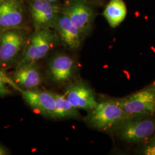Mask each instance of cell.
<instances>
[{"mask_svg": "<svg viewBox=\"0 0 155 155\" xmlns=\"http://www.w3.org/2000/svg\"><path fill=\"white\" fill-rule=\"evenodd\" d=\"M8 154V152L5 148L0 144V155H6Z\"/></svg>", "mask_w": 155, "mask_h": 155, "instance_id": "19", "label": "cell"}, {"mask_svg": "<svg viewBox=\"0 0 155 155\" xmlns=\"http://www.w3.org/2000/svg\"><path fill=\"white\" fill-rule=\"evenodd\" d=\"M95 6L86 0H66L61 11L70 19L85 38L91 33L96 16Z\"/></svg>", "mask_w": 155, "mask_h": 155, "instance_id": "4", "label": "cell"}, {"mask_svg": "<svg viewBox=\"0 0 155 155\" xmlns=\"http://www.w3.org/2000/svg\"><path fill=\"white\" fill-rule=\"evenodd\" d=\"M11 88L16 90L20 93L22 91L14 82L11 77L7 75L5 71L0 70V97L11 95L12 91L10 89Z\"/></svg>", "mask_w": 155, "mask_h": 155, "instance_id": "16", "label": "cell"}, {"mask_svg": "<svg viewBox=\"0 0 155 155\" xmlns=\"http://www.w3.org/2000/svg\"><path fill=\"white\" fill-rule=\"evenodd\" d=\"M53 29L60 43L67 49L75 51L81 48L84 39L83 35L61 11L57 17Z\"/></svg>", "mask_w": 155, "mask_h": 155, "instance_id": "10", "label": "cell"}, {"mask_svg": "<svg viewBox=\"0 0 155 155\" xmlns=\"http://www.w3.org/2000/svg\"><path fill=\"white\" fill-rule=\"evenodd\" d=\"M120 139L129 143H135L145 141L155 132V120L145 116L129 118L116 129Z\"/></svg>", "mask_w": 155, "mask_h": 155, "instance_id": "5", "label": "cell"}, {"mask_svg": "<svg viewBox=\"0 0 155 155\" xmlns=\"http://www.w3.org/2000/svg\"><path fill=\"white\" fill-rule=\"evenodd\" d=\"M117 101L129 118L148 116L155 113V96L148 88Z\"/></svg>", "mask_w": 155, "mask_h": 155, "instance_id": "9", "label": "cell"}, {"mask_svg": "<svg viewBox=\"0 0 155 155\" xmlns=\"http://www.w3.org/2000/svg\"><path fill=\"white\" fill-rule=\"evenodd\" d=\"M20 93L25 102L33 110L45 116L53 118L56 104L52 91L36 88L22 90Z\"/></svg>", "mask_w": 155, "mask_h": 155, "instance_id": "12", "label": "cell"}, {"mask_svg": "<svg viewBox=\"0 0 155 155\" xmlns=\"http://www.w3.org/2000/svg\"><path fill=\"white\" fill-rule=\"evenodd\" d=\"M61 4L42 0H28L27 11L34 30L52 28L59 13Z\"/></svg>", "mask_w": 155, "mask_h": 155, "instance_id": "8", "label": "cell"}, {"mask_svg": "<svg viewBox=\"0 0 155 155\" xmlns=\"http://www.w3.org/2000/svg\"><path fill=\"white\" fill-rule=\"evenodd\" d=\"M77 64L72 56L64 52H57L51 57L47 65L48 75L58 85H68L75 81Z\"/></svg>", "mask_w": 155, "mask_h": 155, "instance_id": "6", "label": "cell"}, {"mask_svg": "<svg viewBox=\"0 0 155 155\" xmlns=\"http://www.w3.org/2000/svg\"><path fill=\"white\" fill-rule=\"evenodd\" d=\"M129 118L116 100L102 101L89 110L85 121L91 127L102 132L115 130L122 122Z\"/></svg>", "mask_w": 155, "mask_h": 155, "instance_id": "2", "label": "cell"}, {"mask_svg": "<svg viewBox=\"0 0 155 155\" xmlns=\"http://www.w3.org/2000/svg\"><path fill=\"white\" fill-rule=\"evenodd\" d=\"M59 43L58 37L54 29L34 30L17 66L27 63L38 62L45 58Z\"/></svg>", "mask_w": 155, "mask_h": 155, "instance_id": "3", "label": "cell"}, {"mask_svg": "<svg viewBox=\"0 0 155 155\" xmlns=\"http://www.w3.org/2000/svg\"><path fill=\"white\" fill-rule=\"evenodd\" d=\"M63 95L78 110H90L98 104L93 90L81 80H75L68 84Z\"/></svg>", "mask_w": 155, "mask_h": 155, "instance_id": "11", "label": "cell"}, {"mask_svg": "<svg viewBox=\"0 0 155 155\" xmlns=\"http://www.w3.org/2000/svg\"><path fill=\"white\" fill-rule=\"evenodd\" d=\"M22 0H0V33L13 29H29Z\"/></svg>", "mask_w": 155, "mask_h": 155, "instance_id": "7", "label": "cell"}, {"mask_svg": "<svg viewBox=\"0 0 155 155\" xmlns=\"http://www.w3.org/2000/svg\"><path fill=\"white\" fill-rule=\"evenodd\" d=\"M11 78L22 91L38 88L42 83L38 62L27 63L16 67Z\"/></svg>", "mask_w": 155, "mask_h": 155, "instance_id": "13", "label": "cell"}, {"mask_svg": "<svg viewBox=\"0 0 155 155\" xmlns=\"http://www.w3.org/2000/svg\"><path fill=\"white\" fill-rule=\"evenodd\" d=\"M55 100V110L54 119H80L82 116L71 104L67 100L63 94L52 92Z\"/></svg>", "mask_w": 155, "mask_h": 155, "instance_id": "15", "label": "cell"}, {"mask_svg": "<svg viewBox=\"0 0 155 155\" xmlns=\"http://www.w3.org/2000/svg\"><path fill=\"white\" fill-rule=\"evenodd\" d=\"M42 1L50 2H53V3H59L61 0H42Z\"/></svg>", "mask_w": 155, "mask_h": 155, "instance_id": "21", "label": "cell"}, {"mask_svg": "<svg viewBox=\"0 0 155 155\" xmlns=\"http://www.w3.org/2000/svg\"><path fill=\"white\" fill-rule=\"evenodd\" d=\"M32 32L29 29H13L0 33V70L16 67Z\"/></svg>", "mask_w": 155, "mask_h": 155, "instance_id": "1", "label": "cell"}, {"mask_svg": "<svg viewBox=\"0 0 155 155\" xmlns=\"http://www.w3.org/2000/svg\"><path fill=\"white\" fill-rule=\"evenodd\" d=\"M102 14L111 27L116 28L125 19L127 7L124 0H110Z\"/></svg>", "mask_w": 155, "mask_h": 155, "instance_id": "14", "label": "cell"}, {"mask_svg": "<svg viewBox=\"0 0 155 155\" xmlns=\"http://www.w3.org/2000/svg\"><path fill=\"white\" fill-rule=\"evenodd\" d=\"M148 89H149L155 96V81L152 84L150 85V87Z\"/></svg>", "mask_w": 155, "mask_h": 155, "instance_id": "20", "label": "cell"}, {"mask_svg": "<svg viewBox=\"0 0 155 155\" xmlns=\"http://www.w3.org/2000/svg\"><path fill=\"white\" fill-rule=\"evenodd\" d=\"M143 154L146 155H155V137L144 148Z\"/></svg>", "mask_w": 155, "mask_h": 155, "instance_id": "17", "label": "cell"}, {"mask_svg": "<svg viewBox=\"0 0 155 155\" xmlns=\"http://www.w3.org/2000/svg\"><path fill=\"white\" fill-rule=\"evenodd\" d=\"M89 3L94 6H100L104 3L105 0H86Z\"/></svg>", "mask_w": 155, "mask_h": 155, "instance_id": "18", "label": "cell"}]
</instances>
